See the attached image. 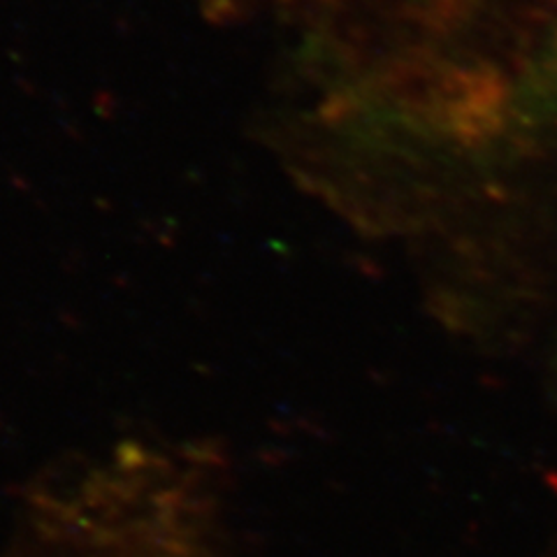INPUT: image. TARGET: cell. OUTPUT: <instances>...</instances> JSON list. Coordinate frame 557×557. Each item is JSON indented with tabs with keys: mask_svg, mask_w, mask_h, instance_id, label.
Masks as SVG:
<instances>
[{
	"mask_svg": "<svg viewBox=\"0 0 557 557\" xmlns=\"http://www.w3.org/2000/svg\"><path fill=\"white\" fill-rule=\"evenodd\" d=\"M0 557H209L163 536L114 528H51L20 532Z\"/></svg>",
	"mask_w": 557,
	"mask_h": 557,
	"instance_id": "1",
	"label": "cell"
}]
</instances>
